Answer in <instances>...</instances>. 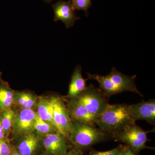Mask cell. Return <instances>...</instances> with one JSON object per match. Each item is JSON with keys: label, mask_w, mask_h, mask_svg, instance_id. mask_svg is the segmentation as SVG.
<instances>
[{"label": "cell", "mask_w": 155, "mask_h": 155, "mask_svg": "<svg viewBox=\"0 0 155 155\" xmlns=\"http://www.w3.org/2000/svg\"><path fill=\"white\" fill-rule=\"evenodd\" d=\"M135 122L129 113L128 105L109 104L95 123L103 131L114 135Z\"/></svg>", "instance_id": "obj_1"}, {"label": "cell", "mask_w": 155, "mask_h": 155, "mask_svg": "<svg viewBox=\"0 0 155 155\" xmlns=\"http://www.w3.org/2000/svg\"><path fill=\"white\" fill-rule=\"evenodd\" d=\"M107 133L93 124L72 122L69 138L78 149L87 148L107 137Z\"/></svg>", "instance_id": "obj_2"}, {"label": "cell", "mask_w": 155, "mask_h": 155, "mask_svg": "<svg viewBox=\"0 0 155 155\" xmlns=\"http://www.w3.org/2000/svg\"><path fill=\"white\" fill-rule=\"evenodd\" d=\"M91 114L99 116L109 104L102 93L90 84L76 99Z\"/></svg>", "instance_id": "obj_3"}, {"label": "cell", "mask_w": 155, "mask_h": 155, "mask_svg": "<svg viewBox=\"0 0 155 155\" xmlns=\"http://www.w3.org/2000/svg\"><path fill=\"white\" fill-rule=\"evenodd\" d=\"M151 131H145L134 123L114 135L116 140L126 143L134 152H140L147 148V134Z\"/></svg>", "instance_id": "obj_4"}, {"label": "cell", "mask_w": 155, "mask_h": 155, "mask_svg": "<svg viewBox=\"0 0 155 155\" xmlns=\"http://www.w3.org/2000/svg\"><path fill=\"white\" fill-rule=\"evenodd\" d=\"M36 115V111L29 109L16 112L11 132L13 139L35 131Z\"/></svg>", "instance_id": "obj_5"}, {"label": "cell", "mask_w": 155, "mask_h": 155, "mask_svg": "<svg viewBox=\"0 0 155 155\" xmlns=\"http://www.w3.org/2000/svg\"><path fill=\"white\" fill-rule=\"evenodd\" d=\"M66 139L59 132L42 136L40 155H61L65 153L68 148Z\"/></svg>", "instance_id": "obj_6"}, {"label": "cell", "mask_w": 155, "mask_h": 155, "mask_svg": "<svg viewBox=\"0 0 155 155\" xmlns=\"http://www.w3.org/2000/svg\"><path fill=\"white\" fill-rule=\"evenodd\" d=\"M54 120L59 132L69 138L72 122L63 100L58 97H52Z\"/></svg>", "instance_id": "obj_7"}, {"label": "cell", "mask_w": 155, "mask_h": 155, "mask_svg": "<svg viewBox=\"0 0 155 155\" xmlns=\"http://www.w3.org/2000/svg\"><path fill=\"white\" fill-rule=\"evenodd\" d=\"M41 137L35 131L13 139L11 143L21 155H40Z\"/></svg>", "instance_id": "obj_8"}, {"label": "cell", "mask_w": 155, "mask_h": 155, "mask_svg": "<svg viewBox=\"0 0 155 155\" xmlns=\"http://www.w3.org/2000/svg\"><path fill=\"white\" fill-rule=\"evenodd\" d=\"M52 8L54 14V21H62L67 28L74 26L75 22L80 19L75 14V10L69 1H58L53 4Z\"/></svg>", "instance_id": "obj_9"}, {"label": "cell", "mask_w": 155, "mask_h": 155, "mask_svg": "<svg viewBox=\"0 0 155 155\" xmlns=\"http://www.w3.org/2000/svg\"><path fill=\"white\" fill-rule=\"evenodd\" d=\"M130 116L135 120H145L152 125L155 124V101H143L135 104L128 105Z\"/></svg>", "instance_id": "obj_10"}, {"label": "cell", "mask_w": 155, "mask_h": 155, "mask_svg": "<svg viewBox=\"0 0 155 155\" xmlns=\"http://www.w3.org/2000/svg\"><path fill=\"white\" fill-rule=\"evenodd\" d=\"M72 122L94 124L99 116L89 112L77 100H72L67 103V107Z\"/></svg>", "instance_id": "obj_11"}, {"label": "cell", "mask_w": 155, "mask_h": 155, "mask_svg": "<svg viewBox=\"0 0 155 155\" xmlns=\"http://www.w3.org/2000/svg\"><path fill=\"white\" fill-rule=\"evenodd\" d=\"M107 75L121 92H132L142 95L136 85L135 76L124 75L115 68H113L110 72Z\"/></svg>", "instance_id": "obj_12"}, {"label": "cell", "mask_w": 155, "mask_h": 155, "mask_svg": "<svg viewBox=\"0 0 155 155\" xmlns=\"http://www.w3.org/2000/svg\"><path fill=\"white\" fill-rule=\"evenodd\" d=\"M36 112L39 117L47 122L59 132L54 120L52 99L46 97H40L38 98Z\"/></svg>", "instance_id": "obj_13"}, {"label": "cell", "mask_w": 155, "mask_h": 155, "mask_svg": "<svg viewBox=\"0 0 155 155\" xmlns=\"http://www.w3.org/2000/svg\"><path fill=\"white\" fill-rule=\"evenodd\" d=\"M87 87L86 80L82 76L81 67L78 66L72 73L67 96L72 100L76 99Z\"/></svg>", "instance_id": "obj_14"}, {"label": "cell", "mask_w": 155, "mask_h": 155, "mask_svg": "<svg viewBox=\"0 0 155 155\" xmlns=\"http://www.w3.org/2000/svg\"><path fill=\"white\" fill-rule=\"evenodd\" d=\"M38 97L31 93L22 91L15 92L14 105L19 110L29 109L35 111L36 110Z\"/></svg>", "instance_id": "obj_15"}, {"label": "cell", "mask_w": 155, "mask_h": 155, "mask_svg": "<svg viewBox=\"0 0 155 155\" xmlns=\"http://www.w3.org/2000/svg\"><path fill=\"white\" fill-rule=\"evenodd\" d=\"M14 93L8 84L0 77V113L14 106Z\"/></svg>", "instance_id": "obj_16"}, {"label": "cell", "mask_w": 155, "mask_h": 155, "mask_svg": "<svg viewBox=\"0 0 155 155\" xmlns=\"http://www.w3.org/2000/svg\"><path fill=\"white\" fill-rule=\"evenodd\" d=\"M0 114L2 116L3 129L5 131L6 137L8 138L12 130L16 111L11 108L0 113Z\"/></svg>", "instance_id": "obj_17"}, {"label": "cell", "mask_w": 155, "mask_h": 155, "mask_svg": "<svg viewBox=\"0 0 155 155\" xmlns=\"http://www.w3.org/2000/svg\"><path fill=\"white\" fill-rule=\"evenodd\" d=\"M35 131L39 135L42 136L49 134L58 132L55 129L47 122L42 120L36 113L34 125Z\"/></svg>", "instance_id": "obj_18"}, {"label": "cell", "mask_w": 155, "mask_h": 155, "mask_svg": "<svg viewBox=\"0 0 155 155\" xmlns=\"http://www.w3.org/2000/svg\"><path fill=\"white\" fill-rule=\"evenodd\" d=\"M70 2L74 10L83 11L86 15L88 14L89 9L91 7L92 0H68Z\"/></svg>", "instance_id": "obj_19"}, {"label": "cell", "mask_w": 155, "mask_h": 155, "mask_svg": "<svg viewBox=\"0 0 155 155\" xmlns=\"http://www.w3.org/2000/svg\"><path fill=\"white\" fill-rule=\"evenodd\" d=\"M11 147L8 138L0 139V155H11Z\"/></svg>", "instance_id": "obj_20"}, {"label": "cell", "mask_w": 155, "mask_h": 155, "mask_svg": "<svg viewBox=\"0 0 155 155\" xmlns=\"http://www.w3.org/2000/svg\"><path fill=\"white\" fill-rule=\"evenodd\" d=\"M119 149L120 147H118L114 149L107 151H94L90 155H118Z\"/></svg>", "instance_id": "obj_21"}, {"label": "cell", "mask_w": 155, "mask_h": 155, "mask_svg": "<svg viewBox=\"0 0 155 155\" xmlns=\"http://www.w3.org/2000/svg\"><path fill=\"white\" fill-rule=\"evenodd\" d=\"M118 155H136L130 147H120Z\"/></svg>", "instance_id": "obj_22"}, {"label": "cell", "mask_w": 155, "mask_h": 155, "mask_svg": "<svg viewBox=\"0 0 155 155\" xmlns=\"http://www.w3.org/2000/svg\"><path fill=\"white\" fill-rule=\"evenodd\" d=\"M7 137H6L5 131L3 129L2 124V116L0 114V139H3Z\"/></svg>", "instance_id": "obj_23"}, {"label": "cell", "mask_w": 155, "mask_h": 155, "mask_svg": "<svg viewBox=\"0 0 155 155\" xmlns=\"http://www.w3.org/2000/svg\"><path fill=\"white\" fill-rule=\"evenodd\" d=\"M11 144V155H21L19 152L18 151L16 150L15 148V147L12 144Z\"/></svg>", "instance_id": "obj_24"}, {"label": "cell", "mask_w": 155, "mask_h": 155, "mask_svg": "<svg viewBox=\"0 0 155 155\" xmlns=\"http://www.w3.org/2000/svg\"><path fill=\"white\" fill-rule=\"evenodd\" d=\"M61 155H80L77 152L74 150L70 151L69 152H67Z\"/></svg>", "instance_id": "obj_25"}, {"label": "cell", "mask_w": 155, "mask_h": 155, "mask_svg": "<svg viewBox=\"0 0 155 155\" xmlns=\"http://www.w3.org/2000/svg\"><path fill=\"white\" fill-rule=\"evenodd\" d=\"M43 1H44L45 2L50 3L52 1H54V0H43Z\"/></svg>", "instance_id": "obj_26"}]
</instances>
